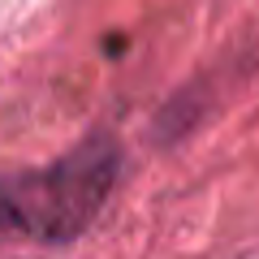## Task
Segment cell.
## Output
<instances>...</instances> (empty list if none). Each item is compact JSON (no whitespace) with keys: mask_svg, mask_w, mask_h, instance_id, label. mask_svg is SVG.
<instances>
[{"mask_svg":"<svg viewBox=\"0 0 259 259\" xmlns=\"http://www.w3.org/2000/svg\"><path fill=\"white\" fill-rule=\"evenodd\" d=\"M121 151L108 134H91L48 168L0 182V225L39 242H69L100 216L117 186Z\"/></svg>","mask_w":259,"mask_h":259,"instance_id":"obj_1","label":"cell"}]
</instances>
